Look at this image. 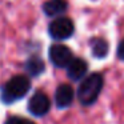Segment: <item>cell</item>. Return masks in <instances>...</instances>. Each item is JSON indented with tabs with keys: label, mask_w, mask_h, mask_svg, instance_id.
<instances>
[{
	"label": "cell",
	"mask_w": 124,
	"mask_h": 124,
	"mask_svg": "<svg viewBox=\"0 0 124 124\" xmlns=\"http://www.w3.org/2000/svg\"><path fill=\"white\" fill-rule=\"evenodd\" d=\"M103 76L100 73H91L80 83L78 89L79 101L83 105H91L99 97L103 88Z\"/></svg>",
	"instance_id": "cell-1"
},
{
	"label": "cell",
	"mask_w": 124,
	"mask_h": 124,
	"mask_svg": "<svg viewBox=\"0 0 124 124\" xmlns=\"http://www.w3.org/2000/svg\"><path fill=\"white\" fill-rule=\"evenodd\" d=\"M25 70L30 75L39 76L40 73L44 72V62L40 57H31L25 63Z\"/></svg>",
	"instance_id": "cell-10"
},
{
	"label": "cell",
	"mask_w": 124,
	"mask_h": 124,
	"mask_svg": "<svg viewBox=\"0 0 124 124\" xmlns=\"http://www.w3.org/2000/svg\"><path fill=\"white\" fill-rule=\"evenodd\" d=\"M117 56H119V59L124 60V40L121 41L117 47Z\"/></svg>",
	"instance_id": "cell-12"
},
{
	"label": "cell",
	"mask_w": 124,
	"mask_h": 124,
	"mask_svg": "<svg viewBox=\"0 0 124 124\" xmlns=\"http://www.w3.org/2000/svg\"><path fill=\"white\" fill-rule=\"evenodd\" d=\"M68 4L65 0H48L43 4V11L48 16H57L67 9Z\"/></svg>",
	"instance_id": "cell-8"
},
{
	"label": "cell",
	"mask_w": 124,
	"mask_h": 124,
	"mask_svg": "<svg viewBox=\"0 0 124 124\" xmlns=\"http://www.w3.org/2000/svg\"><path fill=\"white\" fill-rule=\"evenodd\" d=\"M6 124H35V123L31 121V120H28V119H23V117H17V116H15V117L8 119Z\"/></svg>",
	"instance_id": "cell-11"
},
{
	"label": "cell",
	"mask_w": 124,
	"mask_h": 124,
	"mask_svg": "<svg viewBox=\"0 0 124 124\" xmlns=\"http://www.w3.org/2000/svg\"><path fill=\"white\" fill-rule=\"evenodd\" d=\"M87 70H88V65H87V63L83 59H72L71 63L67 65L68 78L75 81L81 80L85 76Z\"/></svg>",
	"instance_id": "cell-7"
},
{
	"label": "cell",
	"mask_w": 124,
	"mask_h": 124,
	"mask_svg": "<svg viewBox=\"0 0 124 124\" xmlns=\"http://www.w3.org/2000/svg\"><path fill=\"white\" fill-rule=\"evenodd\" d=\"M51 101L43 92H36L28 101V111L35 116H44L49 111Z\"/></svg>",
	"instance_id": "cell-5"
},
{
	"label": "cell",
	"mask_w": 124,
	"mask_h": 124,
	"mask_svg": "<svg viewBox=\"0 0 124 124\" xmlns=\"http://www.w3.org/2000/svg\"><path fill=\"white\" fill-rule=\"evenodd\" d=\"M31 88V83L27 76L16 75L8 80V83L4 85L1 92V100L4 103H14L16 100L22 99L27 95V92Z\"/></svg>",
	"instance_id": "cell-2"
},
{
	"label": "cell",
	"mask_w": 124,
	"mask_h": 124,
	"mask_svg": "<svg viewBox=\"0 0 124 124\" xmlns=\"http://www.w3.org/2000/svg\"><path fill=\"white\" fill-rule=\"evenodd\" d=\"M73 23L68 17H57L49 24L48 32L56 40H65V39L71 38L73 33Z\"/></svg>",
	"instance_id": "cell-3"
},
{
	"label": "cell",
	"mask_w": 124,
	"mask_h": 124,
	"mask_svg": "<svg viewBox=\"0 0 124 124\" xmlns=\"http://www.w3.org/2000/svg\"><path fill=\"white\" fill-rule=\"evenodd\" d=\"M91 49H92V55L97 59H103L107 56L108 54V43L104 39H92L91 40Z\"/></svg>",
	"instance_id": "cell-9"
},
{
	"label": "cell",
	"mask_w": 124,
	"mask_h": 124,
	"mask_svg": "<svg viewBox=\"0 0 124 124\" xmlns=\"http://www.w3.org/2000/svg\"><path fill=\"white\" fill-rule=\"evenodd\" d=\"M72 59H73L72 51H71L67 46L54 44V46L49 48V60L52 62V64H54L55 67H59V68L67 67Z\"/></svg>",
	"instance_id": "cell-4"
},
{
	"label": "cell",
	"mask_w": 124,
	"mask_h": 124,
	"mask_svg": "<svg viewBox=\"0 0 124 124\" xmlns=\"http://www.w3.org/2000/svg\"><path fill=\"white\" fill-rule=\"evenodd\" d=\"M73 100V89L68 84H62L57 87L55 92V103L59 108H67L72 104Z\"/></svg>",
	"instance_id": "cell-6"
}]
</instances>
